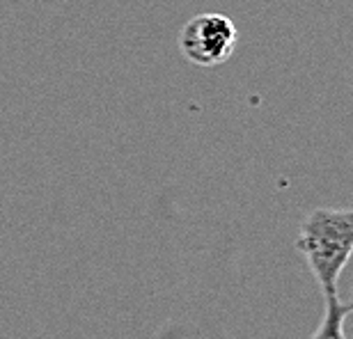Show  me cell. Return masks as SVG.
Listing matches in <instances>:
<instances>
[{
    "label": "cell",
    "mask_w": 353,
    "mask_h": 339,
    "mask_svg": "<svg viewBox=\"0 0 353 339\" xmlns=\"http://www.w3.org/2000/svg\"><path fill=\"white\" fill-rule=\"evenodd\" d=\"M296 248L323 296L337 294L340 275L353 254V209L319 207L303 218Z\"/></svg>",
    "instance_id": "1"
},
{
    "label": "cell",
    "mask_w": 353,
    "mask_h": 339,
    "mask_svg": "<svg viewBox=\"0 0 353 339\" xmlns=\"http://www.w3.org/2000/svg\"><path fill=\"white\" fill-rule=\"evenodd\" d=\"M347 305L353 309V278H351V289H349V300H347Z\"/></svg>",
    "instance_id": "4"
},
{
    "label": "cell",
    "mask_w": 353,
    "mask_h": 339,
    "mask_svg": "<svg viewBox=\"0 0 353 339\" xmlns=\"http://www.w3.org/2000/svg\"><path fill=\"white\" fill-rule=\"evenodd\" d=\"M323 298H326L323 316L310 339H347L344 323H347V319L353 314V309L337 294H326Z\"/></svg>",
    "instance_id": "3"
},
{
    "label": "cell",
    "mask_w": 353,
    "mask_h": 339,
    "mask_svg": "<svg viewBox=\"0 0 353 339\" xmlns=\"http://www.w3.org/2000/svg\"><path fill=\"white\" fill-rule=\"evenodd\" d=\"M179 48L197 67H218L236 48V25L223 14H197L183 25Z\"/></svg>",
    "instance_id": "2"
}]
</instances>
